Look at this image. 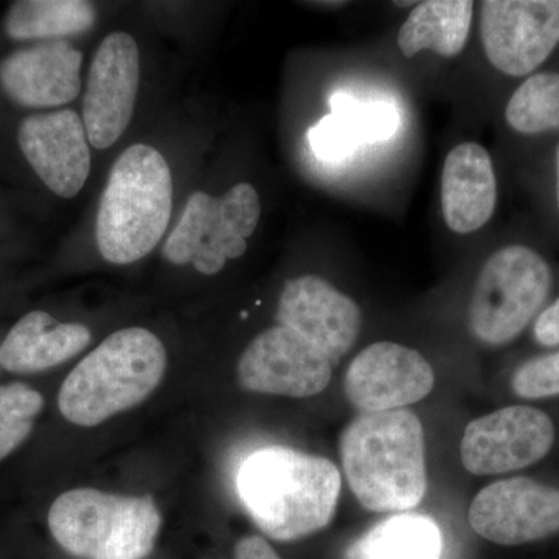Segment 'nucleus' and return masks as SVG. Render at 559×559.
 I'll list each match as a JSON object with an SVG mask.
<instances>
[{
    "instance_id": "a878e982",
    "label": "nucleus",
    "mask_w": 559,
    "mask_h": 559,
    "mask_svg": "<svg viewBox=\"0 0 559 559\" xmlns=\"http://www.w3.org/2000/svg\"><path fill=\"white\" fill-rule=\"evenodd\" d=\"M310 142L319 159L336 162L347 159L360 140L347 120L331 114L312 128Z\"/></svg>"
},
{
    "instance_id": "cd10ccee",
    "label": "nucleus",
    "mask_w": 559,
    "mask_h": 559,
    "mask_svg": "<svg viewBox=\"0 0 559 559\" xmlns=\"http://www.w3.org/2000/svg\"><path fill=\"white\" fill-rule=\"evenodd\" d=\"M235 559H282L270 543L261 536L252 535L240 539L235 547Z\"/></svg>"
},
{
    "instance_id": "4be33fe9",
    "label": "nucleus",
    "mask_w": 559,
    "mask_h": 559,
    "mask_svg": "<svg viewBox=\"0 0 559 559\" xmlns=\"http://www.w3.org/2000/svg\"><path fill=\"white\" fill-rule=\"evenodd\" d=\"M506 119L521 134L559 130V73L530 76L511 95Z\"/></svg>"
},
{
    "instance_id": "dca6fc26",
    "label": "nucleus",
    "mask_w": 559,
    "mask_h": 559,
    "mask_svg": "<svg viewBox=\"0 0 559 559\" xmlns=\"http://www.w3.org/2000/svg\"><path fill=\"white\" fill-rule=\"evenodd\" d=\"M81 66L83 53L69 40H47L0 62V87L24 108H60L80 95Z\"/></svg>"
},
{
    "instance_id": "39448f33",
    "label": "nucleus",
    "mask_w": 559,
    "mask_h": 559,
    "mask_svg": "<svg viewBox=\"0 0 559 559\" xmlns=\"http://www.w3.org/2000/svg\"><path fill=\"white\" fill-rule=\"evenodd\" d=\"M162 518L151 496H119L94 488L62 492L49 511L55 540L76 558L143 559L156 544Z\"/></svg>"
},
{
    "instance_id": "f8f14e48",
    "label": "nucleus",
    "mask_w": 559,
    "mask_h": 559,
    "mask_svg": "<svg viewBox=\"0 0 559 559\" xmlns=\"http://www.w3.org/2000/svg\"><path fill=\"white\" fill-rule=\"evenodd\" d=\"M331 360L286 326L263 331L238 362L240 384L250 392L308 399L329 388Z\"/></svg>"
},
{
    "instance_id": "423d86ee",
    "label": "nucleus",
    "mask_w": 559,
    "mask_h": 559,
    "mask_svg": "<svg viewBox=\"0 0 559 559\" xmlns=\"http://www.w3.org/2000/svg\"><path fill=\"white\" fill-rule=\"evenodd\" d=\"M550 289L551 271L538 252L521 245L498 250L474 285L468 310L471 333L489 347L510 344L538 314Z\"/></svg>"
},
{
    "instance_id": "f3484780",
    "label": "nucleus",
    "mask_w": 559,
    "mask_h": 559,
    "mask_svg": "<svg viewBox=\"0 0 559 559\" xmlns=\"http://www.w3.org/2000/svg\"><path fill=\"white\" fill-rule=\"evenodd\" d=\"M498 204V180L491 156L479 143L454 146L441 173L444 223L459 235L477 231L491 219Z\"/></svg>"
},
{
    "instance_id": "4468645a",
    "label": "nucleus",
    "mask_w": 559,
    "mask_h": 559,
    "mask_svg": "<svg viewBox=\"0 0 559 559\" xmlns=\"http://www.w3.org/2000/svg\"><path fill=\"white\" fill-rule=\"evenodd\" d=\"M275 319L319 348L333 367L356 344L362 326L358 304L318 275L286 283Z\"/></svg>"
},
{
    "instance_id": "412c9836",
    "label": "nucleus",
    "mask_w": 559,
    "mask_h": 559,
    "mask_svg": "<svg viewBox=\"0 0 559 559\" xmlns=\"http://www.w3.org/2000/svg\"><path fill=\"white\" fill-rule=\"evenodd\" d=\"M441 535L429 518L404 514L371 530L355 559H440Z\"/></svg>"
},
{
    "instance_id": "b1692460",
    "label": "nucleus",
    "mask_w": 559,
    "mask_h": 559,
    "mask_svg": "<svg viewBox=\"0 0 559 559\" xmlns=\"http://www.w3.org/2000/svg\"><path fill=\"white\" fill-rule=\"evenodd\" d=\"M333 116L352 124L360 142H381L395 134L399 112L388 103L364 105L347 94H334L330 100Z\"/></svg>"
},
{
    "instance_id": "20e7f679",
    "label": "nucleus",
    "mask_w": 559,
    "mask_h": 559,
    "mask_svg": "<svg viewBox=\"0 0 559 559\" xmlns=\"http://www.w3.org/2000/svg\"><path fill=\"white\" fill-rule=\"evenodd\" d=\"M167 352L140 326L116 331L62 382L58 406L76 426L100 425L148 399L164 378Z\"/></svg>"
},
{
    "instance_id": "393cba45",
    "label": "nucleus",
    "mask_w": 559,
    "mask_h": 559,
    "mask_svg": "<svg viewBox=\"0 0 559 559\" xmlns=\"http://www.w3.org/2000/svg\"><path fill=\"white\" fill-rule=\"evenodd\" d=\"M514 395L524 400L559 396V352L538 356L522 364L511 378Z\"/></svg>"
},
{
    "instance_id": "9d476101",
    "label": "nucleus",
    "mask_w": 559,
    "mask_h": 559,
    "mask_svg": "<svg viewBox=\"0 0 559 559\" xmlns=\"http://www.w3.org/2000/svg\"><path fill=\"white\" fill-rule=\"evenodd\" d=\"M140 84V55L130 33L114 32L95 51L83 98V123L97 150H108L130 127Z\"/></svg>"
},
{
    "instance_id": "6ab92c4d",
    "label": "nucleus",
    "mask_w": 559,
    "mask_h": 559,
    "mask_svg": "<svg viewBox=\"0 0 559 559\" xmlns=\"http://www.w3.org/2000/svg\"><path fill=\"white\" fill-rule=\"evenodd\" d=\"M474 3L471 0H428L417 3L401 25L399 47L412 58L430 50L443 58L462 53L473 25Z\"/></svg>"
},
{
    "instance_id": "f257e3e1",
    "label": "nucleus",
    "mask_w": 559,
    "mask_h": 559,
    "mask_svg": "<svg viewBox=\"0 0 559 559\" xmlns=\"http://www.w3.org/2000/svg\"><path fill=\"white\" fill-rule=\"evenodd\" d=\"M238 492L263 533L294 540L325 528L336 513L342 480L329 459L285 447L253 452L238 471Z\"/></svg>"
},
{
    "instance_id": "aec40b11",
    "label": "nucleus",
    "mask_w": 559,
    "mask_h": 559,
    "mask_svg": "<svg viewBox=\"0 0 559 559\" xmlns=\"http://www.w3.org/2000/svg\"><path fill=\"white\" fill-rule=\"evenodd\" d=\"M97 22L94 3L84 0H17L5 16L14 40H62L84 35Z\"/></svg>"
},
{
    "instance_id": "f03ea898",
    "label": "nucleus",
    "mask_w": 559,
    "mask_h": 559,
    "mask_svg": "<svg viewBox=\"0 0 559 559\" xmlns=\"http://www.w3.org/2000/svg\"><path fill=\"white\" fill-rule=\"evenodd\" d=\"M341 459L364 509L406 511L425 498V430L412 411L360 414L342 432Z\"/></svg>"
},
{
    "instance_id": "9b49d317",
    "label": "nucleus",
    "mask_w": 559,
    "mask_h": 559,
    "mask_svg": "<svg viewBox=\"0 0 559 559\" xmlns=\"http://www.w3.org/2000/svg\"><path fill=\"white\" fill-rule=\"evenodd\" d=\"M477 535L499 546H522L559 533V488L510 477L481 489L469 507Z\"/></svg>"
},
{
    "instance_id": "6e6552de",
    "label": "nucleus",
    "mask_w": 559,
    "mask_h": 559,
    "mask_svg": "<svg viewBox=\"0 0 559 559\" xmlns=\"http://www.w3.org/2000/svg\"><path fill=\"white\" fill-rule=\"evenodd\" d=\"M557 429L546 412L509 406L473 419L463 432L460 459L476 476H498L535 465L549 455Z\"/></svg>"
},
{
    "instance_id": "ddd939ff",
    "label": "nucleus",
    "mask_w": 559,
    "mask_h": 559,
    "mask_svg": "<svg viewBox=\"0 0 559 559\" xmlns=\"http://www.w3.org/2000/svg\"><path fill=\"white\" fill-rule=\"evenodd\" d=\"M436 374L417 349L377 342L349 362L345 395L362 414L404 409L432 392Z\"/></svg>"
},
{
    "instance_id": "2eb2a0df",
    "label": "nucleus",
    "mask_w": 559,
    "mask_h": 559,
    "mask_svg": "<svg viewBox=\"0 0 559 559\" xmlns=\"http://www.w3.org/2000/svg\"><path fill=\"white\" fill-rule=\"evenodd\" d=\"M17 142L25 159L58 197L75 198L91 173V148L83 119L73 109L36 114L22 121Z\"/></svg>"
},
{
    "instance_id": "5701e85b",
    "label": "nucleus",
    "mask_w": 559,
    "mask_h": 559,
    "mask_svg": "<svg viewBox=\"0 0 559 559\" xmlns=\"http://www.w3.org/2000/svg\"><path fill=\"white\" fill-rule=\"evenodd\" d=\"M43 407V396L27 384L0 385V460L27 440Z\"/></svg>"
},
{
    "instance_id": "7ed1b4c3",
    "label": "nucleus",
    "mask_w": 559,
    "mask_h": 559,
    "mask_svg": "<svg viewBox=\"0 0 559 559\" xmlns=\"http://www.w3.org/2000/svg\"><path fill=\"white\" fill-rule=\"evenodd\" d=\"M173 179L159 151L135 143L110 168L95 221L103 259L131 264L159 245L170 224Z\"/></svg>"
},
{
    "instance_id": "1a4fd4ad",
    "label": "nucleus",
    "mask_w": 559,
    "mask_h": 559,
    "mask_svg": "<svg viewBox=\"0 0 559 559\" xmlns=\"http://www.w3.org/2000/svg\"><path fill=\"white\" fill-rule=\"evenodd\" d=\"M480 38L492 68L510 76L538 69L559 44V0H487Z\"/></svg>"
},
{
    "instance_id": "0eeeda50",
    "label": "nucleus",
    "mask_w": 559,
    "mask_h": 559,
    "mask_svg": "<svg viewBox=\"0 0 559 559\" xmlns=\"http://www.w3.org/2000/svg\"><path fill=\"white\" fill-rule=\"evenodd\" d=\"M260 216V197L249 182L237 183L218 198L194 191L162 257L176 266L191 264L201 274H218L227 261L245 255Z\"/></svg>"
},
{
    "instance_id": "a211bd4d",
    "label": "nucleus",
    "mask_w": 559,
    "mask_h": 559,
    "mask_svg": "<svg viewBox=\"0 0 559 559\" xmlns=\"http://www.w3.org/2000/svg\"><path fill=\"white\" fill-rule=\"evenodd\" d=\"M92 334L81 323H62L44 311L17 320L0 345V366L17 374L53 369L91 344Z\"/></svg>"
},
{
    "instance_id": "c85d7f7f",
    "label": "nucleus",
    "mask_w": 559,
    "mask_h": 559,
    "mask_svg": "<svg viewBox=\"0 0 559 559\" xmlns=\"http://www.w3.org/2000/svg\"><path fill=\"white\" fill-rule=\"evenodd\" d=\"M557 200H558V207H559V146H558V153H557Z\"/></svg>"
},
{
    "instance_id": "bb28decb",
    "label": "nucleus",
    "mask_w": 559,
    "mask_h": 559,
    "mask_svg": "<svg viewBox=\"0 0 559 559\" xmlns=\"http://www.w3.org/2000/svg\"><path fill=\"white\" fill-rule=\"evenodd\" d=\"M533 336L543 347L559 345V297L550 307L540 312L533 329Z\"/></svg>"
}]
</instances>
